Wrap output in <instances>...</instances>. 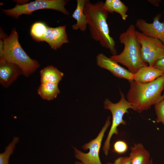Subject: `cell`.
<instances>
[{
  "instance_id": "cell-29",
  "label": "cell",
  "mask_w": 164,
  "mask_h": 164,
  "mask_svg": "<svg viewBox=\"0 0 164 164\" xmlns=\"http://www.w3.org/2000/svg\"></svg>"
},
{
  "instance_id": "cell-6",
  "label": "cell",
  "mask_w": 164,
  "mask_h": 164,
  "mask_svg": "<svg viewBox=\"0 0 164 164\" xmlns=\"http://www.w3.org/2000/svg\"><path fill=\"white\" fill-rule=\"evenodd\" d=\"M67 2L65 0H36L29 3L17 4L12 9H1L6 15L16 19L21 15H30L34 11L42 9L54 10L69 15L65 8Z\"/></svg>"
},
{
  "instance_id": "cell-3",
  "label": "cell",
  "mask_w": 164,
  "mask_h": 164,
  "mask_svg": "<svg viewBox=\"0 0 164 164\" xmlns=\"http://www.w3.org/2000/svg\"><path fill=\"white\" fill-rule=\"evenodd\" d=\"M135 28V25L131 24L120 34L119 39L120 43L124 45V49L119 54L110 57L125 66L133 74L141 68L148 65L141 58V46L136 36Z\"/></svg>"
},
{
  "instance_id": "cell-15",
  "label": "cell",
  "mask_w": 164,
  "mask_h": 164,
  "mask_svg": "<svg viewBox=\"0 0 164 164\" xmlns=\"http://www.w3.org/2000/svg\"><path fill=\"white\" fill-rule=\"evenodd\" d=\"M87 0H77L76 8L72 17L76 21V23L72 26L73 30L80 29L84 32L87 29L88 22L84 12V8Z\"/></svg>"
},
{
  "instance_id": "cell-24",
  "label": "cell",
  "mask_w": 164,
  "mask_h": 164,
  "mask_svg": "<svg viewBox=\"0 0 164 164\" xmlns=\"http://www.w3.org/2000/svg\"><path fill=\"white\" fill-rule=\"evenodd\" d=\"M154 67L164 72V57L157 61Z\"/></svg>"
},
{
  "instance_id": "cell-17",
  "label": "cell",
  "mask_w": 164,
  "mask_h": 164,
  "mask_svg": "<svg viewBox=\"0 0 164 164\" xmlns=\"http://www.w3.org/2000/svg\"><path fill=\"white\" fill-rule=\"evenodd\" d=\"M104 8L108 13H118L124 20L128 17V7L120 0H106L104 3Z\"/></svg>"
},
{
  "instance_id": "cell-13",
  "label": "cell",
  "mask_w": 164,
  "mask_h": 164,
  "mask_svg": "<svg viewBox=\"0 0 164 164\" xmlns=\"http://www.w3.org/2000/svg\"><path fill=\"white\" fill-rule=\"evenodd\" d=\"M164 74L162 70L148 65L141 68L133 74V80L139 83H147L154 80Z\"/></svg>"
},
{
  "instance_id": "cell-21",
  "label": "cell",
  "mask_w": 164,
  "mask_h": 164,
  "mask_svg": "<svg viewBox=\"0 0 164 164\" xmlns=\"http://www.w3.org/2000/svg\"><path fill=\"white\" fill-rule=\"evenodd\" d=\"M156 122L162 123L164 126V99L155 105Z\"/></svg>"
},
{
  "instance_id": "cell-16",
  "label": "cell",
  "mask_w": 164,
  "mask_h": 164,
  "mask_svg": "<svg viewBox=\"0 0 164 164\" xmlns=\"http://www.w3.org/2000/svg\"><path fill=\"white\" fill-rule=\"evenodd\" d=\"M41 83L50 82L58 84L62 80L64 74L52 65L48 66L40 72Z\"/></svg>"
},
{
  "instance_id": "cell-10",
  "label": "cell",
  "mask_w": 164,
  "mask_h": 164,
  "mask_svg": "<svg viewBox=\"0 0 164 164\" xmlns=\"http://www.w3.org/2000/svg\"><path fill=\"white\" fill-rule=\"evenodd\" d=\"M96 62L99 67L108 70L116 77L126 79L129 82L134 80L133 73L104 54L97 56Z\"/></svg>"
},
{
  "instance_id": "cell-4",
  "label": "cell",
  "mask_w": 164,
  "mask_h": 164,
  "mask_svg": "<svg viewBox=\"0 0 164 164\" xmlns=\"http://www.w3.org/2000/svg\"><path fill=\"white\" fill-rule=\"evenodd\" d=\"M3 39V50L0 59L17 65L26 77L29 76L39 67L38 62L31 59L22 48L15 29L12 30L9 36Z\"/></svg>"
},
{
  "instance_id": "cell-25",
  "label": "cell",
  "mask_w": 164,
  "mask_h": 164,
  "mask_svg": "<svg viewBox=\"0 0 164 164\" xmlns=\"http://www.w3.org/2000/svg\"><path fill=\"white\" fill-rule=\"evenodd\" d=\"M148 2L156 7H158L160 5L161 2L160 0H148Z\"/></svg>"
},
{
  "instance_id": "cell-20",
  "label": "cell",
  "mask_w": 164,
  "mask_h": 164,
  "mask_svg": "<svg viewBox=\"0 0 164 164\" xmlns=\"http://www.w3.org/2000/svg\"><path fill=\"white\" fill-rule=\"evenodd\" d=\"M19 141L18 137H14L12 142L5 147L4 152L0 154V164H9L10 157Z\"/></svg>"
},
{
  "instance_id": "cell-23",
  "label": "cell",
  "mask_w": 164,
  "mask_h": 164,
  "mask_svg": "<svg viewBox=\"0 0 164 164\" xmlns=\"http://www.w3.org/2000/svg\"><path fill=\"white\" fill-rule=\"evenodd\" d=\"M107 164H131V160L129 156L120 157L116 159L114 162H108Z\"/></svg>"
},
{
  "instance_id": "cell-9",
  "label": "cell",
  "mask_w": 164,
  "mask_h": 164,
  "mask_svg": "<svg viewBox=\"0 0 164 164\" xmlns=\"http://www.w3.org/2000/svg\"><path fill=\"white\" fill-rule=\"evenodd\" d=\"M161 13L156 15L151 23L147 22L142 19H138L135 26L141 32L145 35L160 40L164 45V21H160Z\"/></svg>"
},
{
  "instance_id": "cell-2",
  "label": "cell",
  "mask_w": 164,
  "mask_h": 164,
  "mask_svg": "<svg viewBox=\"0 0 164 164\" xmlns=\"http://www.w3.org/2000/svg\"><path fill=\"white\" fill-rule=\"evenodd\" d=\"M129 82L126 98L134 110L138 112L147 110L163 99L162 93L164 90V74L148 83L134 80Z\"/></svg>"
},
{
  "instance_id": "cell-14",
  "label": "cell",
  "mask_w": 164,
  "mask_h": 164,
  "mask_svg": "<svg viewBox=\"0 0 164 164\" xmlns=\"http://www.w3.org/2000/svg\"><path fill=\"white\" fill-rule=\"evenodd\" d=\"M130 150L129 157L131 164H150L152 161L149 152L142 144H134L130 148Z\"/></svg>"
},
{
  "instance_id": "cell-12",
  "label": "cell",
  "mask_w": 164,
  "mask_h": 164,
  "mask_svg": "<svg viewBox=\"0 0 164 164\" xmlns=\"http://www.w3.org/2000/svg\"><path fill=\"white\" fill-rule=\"evenodd\" d=\"M22 74V70L17 65L0 59V83L3 87H9Z\"/></svg>"
},
{
  "instance_id": "cell-27",
  "label": "cell",
  "mask_w": 164,
  "mask_h": 164,
  "mask_svg": "<svg viewBox=\"0 0 164 164\" xmlns=\"http://www.w3.org/2000/svg\"><path fill=\"white\" fill-rule=\"evenodd\" d=\"M162 97H163V99H164V91L163 94L162 95Z\"/></svg>"
},
{
  "instance_id": "cell-5",
  "label": "cell",
  "mask_w": 164,
  "mask_h": 164,
  "mask_svg": "<svg viewBox=\"0 0 164 164\" xmlns=\"http://www.w3.org/2000/svg\"><path fill=\"white\" fill-rule=\"evenodd\" d=\"M120 94L121 98L117 103H113L108 98H106L104 102V108L109 110L112 115L111 126L103 147V151L106 155H108L110 149V141L112 136L118 133V127L120 125H124L126 124L123 119L124 114L128 113V109H133L132 106L126 99L124 94L121 90Z\"/></svg>"
},
{
  "instance_id": "cell-8",
  "label": "cell",
  "mask_w": 164,
  "mask_h": 164,
  "mask_svg": "<svg viewBox=\"0 0 164 164\" xmlns=\"http://www.w3.org/2000/svg\"><path fill=\"white\" fill-rule=\"evenodd\" d=\"M110 119V117L108 116L97 136L82 146L84 150L89 149L88 152L84 153L74 148L76 157L84 164H102L100 159L99 152L104 133L111 124Z\"/></svg>"
},
{
  "instance_id": "cell-7",
  "label": "cell",
  "mask_w": 164,
  "mask_h": 164,
  "mask_svg": "<svg viewBox=\"0 0 164 164\" xmlns=\"http://www.w3.org/2000/svg\"><path fill=\"white\" fill-rule=\"evenodd\" d=\"M136 36L141 48L140 54L144 62L154 67L156 62L164 57V45L159 39L146 36L136 31Z\"/></svg>"
},
{
  "instance_id": "cell-19",
  "label": "cell",
  "mask_w": 164,
  "mask_h": 164,
  "mask_svg": "<svg viewBox=\"0 0 164 164\" xmlns=\"http://www.w3.org/2000/svg\"><path fill=\"white\" fill-rule=\"evenodd\" d=\"M48 26L42 22H37L33 23L30 29V34L35 41H43V39Z\"/></svg>"
},
{
  "instance_id": "cell-1",
  "label": "cell",
  "mask_w": 164,
  "mask_h": 164,
  "mask_svg": "<svg viewBox=\"0 0 164 164\" xmlns=\"http://www.w3.org/2000/svg\"><path fill=\"white\" fill-rule=\"evenodd\" d=\"M104 3L100 1L94 3L87 0L84 12L92 38L98 42L103 47L108 49L112 55L117 54L115 42L110 34L107 22L108 13L104 8Z\"/></svg>"
},
{
  "instance_id": "cell-22",
  "label": "cell",
  "mask_w": 164,
  "mask_h": 164,
  "mask_svg": "<svg viewBox=\"0 0 164 164\" xmlns=\"http://www.w3.org/2000/svg\"><path fill=\"white\" fill-rule=\"evenodd\" d=\"M128 149V146L127 143L123 141H118L114 145V151L118 154H122L125 153Z\"/></svg>"
},
{
  "instance_id": "cell-26",
  "label": "cell",
  "mask_w": 164,
  "mask_h": 164,
  "mask_svg": "<svg viewBox=\"0 0 164 164\" xmlns=\"http://www.w3.org/2000/svg\"><path fill=\"white\" fill-rule=\"evenodd\" d=\"M75 164H84L82 162H76L75 163Z\"/></svg>"
},
{
  "instance_id": "cell-28",
  "label": "cell",
  "mask_w": 164,
  "mask_h": 164,
  "mask_svg": "<svg viewBox=\"0 0 164 164\" xmlns=\"http://www.w3.org/2000/svg\"><path fill=\"white\" fill-rule=\"evenodd\" d=\"M150 164H153L152 161Z\"/></svg>"
},
{
  "instance_id": "cell-18",
  "label": "cell",
  "mask_w": 164,
  "mask_h": 164,
  "mask_svg": "<svg viewBox=\"0 0 164 164\" xmlns=\"http://www.w3.org/2000/svg\"><path fill=\"white\" fill-rule=\"evenodd\" d=\"M38 94L43 99L51 101L56 98L60 93L58 85L50 82L41 83L39 87Z\"/></svg>"
},
{
  "instance_id": "cell-11",
  "label": "cell",
  "mask_w": 164,
  "mask_h": 164,
  "mask_svg": "<svg viewBox=\"0 0 164 164\" xmlns=\"http://www.w3.org/2000/svg\"><path fill=\"white\" fill-rule=\"evenodd\" d=\"M66 25L51 27L48 26L43 41L47 43L53 49L56 50L69 41L66 31Z\"/></svg>"
}]
</instances>
